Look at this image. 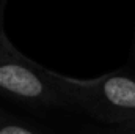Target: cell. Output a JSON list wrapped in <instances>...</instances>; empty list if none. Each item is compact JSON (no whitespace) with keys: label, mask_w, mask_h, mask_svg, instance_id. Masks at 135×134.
<instances>
[{"label":"cell","mask_w":135,"mask_h":134,"mask_svg":"<svg viewBox=\"0 0 135 134\" xmlns=\"http://www.w3.org/2000/svg\"><path fill=\"white\" fill-rule=\"evenodd\" d=\"M69 106H79L107 125L119 126L135 122V79L112 73L96 79H74L44 68Z\"/></svg>","instance_id":"1"},{"label":"cell","mask_w":135,"mask_h":134,"mask_svg":"<svg viewBox=\"0 0 135 134\" xmlns=\"http://www.w3.org/2000/svg\"><path fill=\"white\" fill-rule=\"evenodd\" d=\"M0 93L11 100L44 106L68 107L69 102L44 74V66L19 54L0 30Z\"/></svg>","instance_id":"2"},{"label":"cell","mask_w":135,"mask_h":134,"mask_svg":"<svg viewBox=\"0 0 135 134\" xmlns=\"http://www.w3.org/2000/svg\"><path fill=\"white\" fill-rule=\"evenodd\" d=\"M0 134H39L28 126L19 123H3L0 122Z\"/></svg>","instance_id":"3"},{"label":"cell","mask_w":135,"mask_h":134,"mask_svg":"<svg viewBox=\"0 0 135 134\" xmlns=\"http://www.w3.org/2000/svg\"><path fill=\"white\" fill-rule=\"evenodd\" d=\"M104 134H135V122L119 125V126H113L112 129L105 131Z\"/></svg>","instance_id":"4"},{"label":"cell","mask_w":135,"mask_h":134,"mask_svg":"<svg viewBox=\"0 0 135 134\" xmlns=\"http://www.w3.org/2000/svg\"><path fill=\"white\" fill-rule=\"evenodd\" d=\"M132 54H134V57H135V44H134V49H132Z\"/></svg>","instance_id":"5"}]
</instances>
